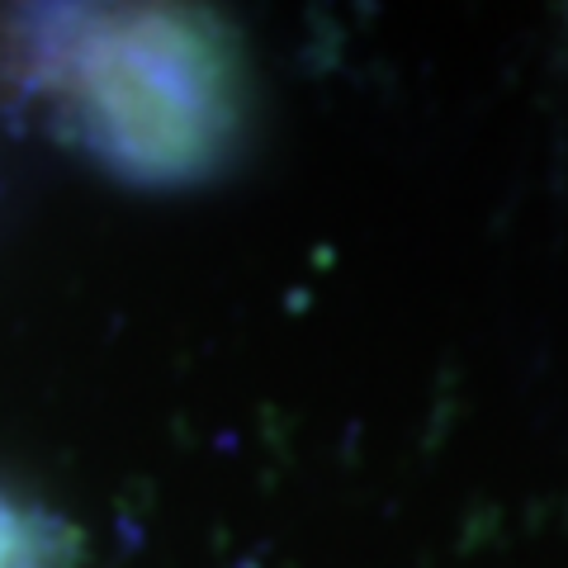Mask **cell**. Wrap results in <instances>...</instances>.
<instances>
[{
	"label": "cell",
	"instance_id": "obj_1",
	"mask_svg": "<svg viewBox=\"0 0 568 568\" xmlns=\"http://www.w3.org/2000/svg\"><path fill=\"white\" fill-rule=\"evenodd\" d=\"M43 58L85 148L123 175L194 181L233 142V58L194 14L77 10L52 24Z\"/></svg>",
	"mask_w": 568,
	"mask_h": 568
}]
</instances>
